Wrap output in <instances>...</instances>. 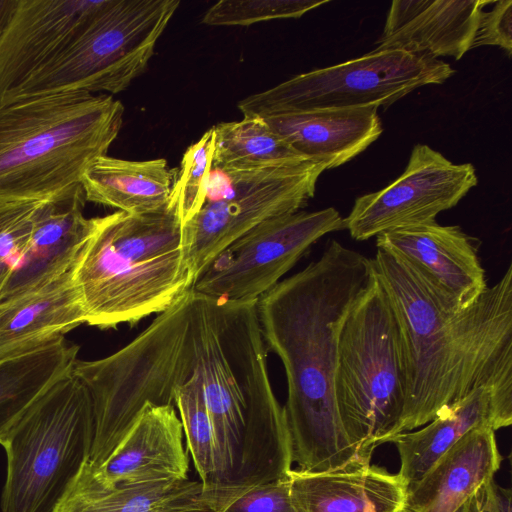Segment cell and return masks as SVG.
<instances>
[{
  "instance_id": "obj_32",
  "label": "cell",
  "mask_w": 512,
  "mask_h": 512,
  "mask_svg": "<svg viewBox=\"0 0 512 512\" xmlns=\"http://www.w3.org/2000/svg\"><path fill=\"white\" fill-rule=\"evenodd\" d=\"M43 200L0 202V291L28 241Z\"/></svg>"
},
{
  "instance_id": "obj_7",
  "label": "cell",
  "mask_w": 512,
  "mask_h": 512,
  "mask_svg": "<svg viewBox=\"0 0 512 512\" xmlns=\"http://www.w3.org/2000/svg\"><path fill=\"white\" fill-rule=\"evenodd\" d=\"M72 366L41 393L0 442L7 458L1 512H54L89 460L93 402Z\"/></svg>"
},
{
  "instance_id": "obj_6",
  "label": "cell",
  "mask_w": 512,
  "mask_h": 512,
  "mask_svg": "<svg viewBox=\"0 0 512 512\" xmlns=\"http://www.w3.org/2000/svg\"><path fill=\"white\" fill-rule=\"evenodd\" d=\"M405 395L400 327L373 267L342 326L335 376L339 416L364 464H370L376 447L396 435Z\"/></svg>"
},
{
  "instance_id": "obj_24",
  "label": "cell",
  "mask_w": 512,
  "mask_h": 512,
  "mask_svg": "<svg viewBox=\"0 0 512 512\" xmlns=\"http://www.w3.org/2000/svg\"><path fill=\"white\" fill-rule=\"evenodd\" d=\"M176 171L163 158L136 161L106 154L87 167L80 183L86 201L128 214H147L168 206Z\"/></svg>"
},
{
  "instance_id": "obj_25",
  "label": "cell",
  "mask_w": 512,
  "mask_h": 512,
  "mask_svg": "<svg viewBox=\"0 0 512 512\" xmlns=\"http://www.w3.org/2000/svg\"><path fill=\"white\" fill-rule=\"evenodd\" d=\"M86 463L54 512H208L200 501V481L103 487L92 479Z\"/></svg>"
},
{
  "instance_id": "obj_37",
  "label": "cell",
  "mask_w": 512,
  "mask_h": 512,
  "mask_svg": "<svg viewBox=\"0 0 512 512\" xmlns=\"http://www.w3.org/2000/svg\"><path fill=\"white\" fill-rule=\"evenodd\" d=\"M466 503V502H465ZM402 512H414L413 510H411L410 508H408L407 506L403 509ZM456 512H465V504L459 508Z\"/></svg>"
},
{
  "instance_id": "obj_8",
  "label": "cell",
  "mask_w": 512,
  "mask_h": 512,
  "mask_svg": "<svg viewBox=\"0 0 512 512\" xmlns=\"http://www.w3.org/2000/svg\"><path fill=\"white\" fill-rule=\"evenodd\" d=\"M179 0H110L53 59L1 104L69 92L119 93L139 77Z\"/></svg>"
},
{
  "instance_id": "obj_16",
  "label": "cell",
  "mask_w": 512,
  "mask_h": 512,
  "mask_svg": "<svg viewBox=\"0 0 512 512\" xmlns=\"http://www.w3.org/2000/svg\"><path fill=\"white\" fill-rule=\"evenodd\" d=\"M174 405L147 403L109 456L86 465L103 487L188 480L189 456Z\"/></svg>"
},
{
  "instance_id": "obj_35",
  "label": "cell",
  "mask_w": 512,
  "mask_h": 512,
  "mask_svg": "<svg viewBox=\"0 0 512 512\" xmlns=\"http://www.w3.org/2000/svg\"><path fill=\"white\" fill-rule=\"evenodd\" d=\"M492 494L497 512H512L510 489L503 488L493 481Z\"/></svg>"
},
{
  "instance_id": "obj_9",
  "label": "cell",
  "mask_w": 512,
  "mask_h": 512,
  "mask_svg": "<svg viewBox=\"0 0 512 512\" xmlns=\"http://www.w3.org/2000/svg\"><path fill=\"white\" fill-rule=\"evenodd\" d=\"M455 70L445 61L401 50L358 58L296 75L237 104L245 116L294 111L388 107L417 88L442 84Z\"/></svg>"
},
{
  "instance_id": "obj_28",
  "label": "cell",
  "mask_w": 512,
  "mask_h": 512,
  "mask_svg": "<svg viewBox=\"0 0 512 512\" xmlns=\"http://www.w3.org/2000/svg\"><path fill=\"white\" fill-rule=\"evenodd\" d=\"M174 406L179 411L186 450L192 458L200 482L206 484L215 472L216 444L196 368L187 382L176 387Z\"/></svg>"
},
{
  "instance_id": "obj_4",
  "label": "cell",
  "mask_w": 512,
  "mask_h": 512,
  "mask_svg": "<svg viewBox=\"0 0 512 512\" xmlns=\"http://www.w3.org/2000/svg\"><path fill=\"white\" fill-rule=\"evenodd\" d=\"M111 96L69 92L0 104V202L43 200L79 183L123 124Z\"/></svg>"
},
{
  "instance_id": "obj_10",
  "label": "cell",
  "mask_w": 512,
  "mask_h": 512,
  "mask_svg": "<svg viewBox=\"0 0 512 512\" xmlns=\"http://www.w3.org/2000/svg\"><path fill=\"white\" fill-rule=\"evenodd\" d=\"M212 169L204 205L182 227L194 281L238 237L265 220L306 206L326 166L307 160L254 170Z\"/></svg>"
},
{
  "instance_id": "obj_30",
  "label": "cell",
  "mask_w": 512,
  "mask_h": 512,
  "mask_svg": "<svg viewBox=\"0 0 512 512\" xmlns=\"http://www.w3.org/2000/svg\"><path fill=\"white\" fill-rule=\"evenodd\" d=\"M200 501L208 512H298L288 476L246 488L207 483L202 485Z\"/></svg>"
},
{
  "instance_id": "obj_27",
  "label": "cell",
  "mask_w": 512,
  "mask_h": 512,
  "mask_svg": "<svg viewBox=\"0 0 512 512\" xmlns=\"http://www.w3.org/2000/svg\"><path fill=\"white\" fill-rule=\"evenodd\" d=\"M212 129V168L217 170L264 169L309 160L297 153L259 116H245L239 121L221 122Z\"/></svg>"
},
{
  "instance_id": "obj_19",
  "label": "cell",
  "mask_w": 512,
  "mask_h": 512,
  "mask_svg": "<svg viewBox=\"0 0 512 512\" xmlns=\"http://www.w3.org/2000/svg\"><path fill=\"white\" fill-rule=\"evenodd\" d=\"M74 267L0 301V360L46 346L86 323Z\"/></svg>"
},
{
  "instance_id": "obj_3",
  "label": "cell",
  "mask_w": 512,
  "mask_h": 512,
  "mask_svg": "<svg viewBox=\"0 0 512 512\" xmlns=\"http://www.w3.org/2000/svg\"><path fill=\"white\" fill-rule=\"evenodd\" d=\"M73 278L90 326L134 325L172 307L194 283L175 209L96 217Z\"/></svg>"
},
{
  "instance_id": "obj_33",
  "label": "cell",
  "mask_w": 512,
  "mask_h": 512,
  "mask_svg": "<svg viewBox=\"0 0 512 512\" xmlns=\"http://www.w3.org/2000/svg\"><path fill=\"white\" fill-rule=\"evenodd\" d=\"M489 11L481 14L472 48L492 45L505 50L508 56L512 53V1L498 0L493 2Z\"/></svg>"
},
{
  "instance_id": "obj_2",
  "label": "cell",
  "mask_w": 512,
  "mask_h": 512,
  "mask_svg": "<svg viewBox=\"0 0 512 512\" xmlns=\"http://www.w3.org/2000/svg\"><path fill=\"white\" fill-rule=\"evenodd\" d=\"M375 273L395 311L406 395L397 434L418 429L480 387L512 398V265L469 308L453 311L404 260L377 249Z\"/></svg>"
},
{
  "instance_id": "obj_17",
  "label": "cell",
  "mask_w": 512,
  "mask_h": 512,
  "mask_svg": "<svg viewBox=\"0 0 512 512\" xmlns=\"http://www.w3.org/2000/svg\"><path fill=\"white\" fill-rule=\"evenodd\" d=\"M263 336L256 341L250 360L248 409L231 488H246L284 479L292 469V449L284 407L274 394Z\"/></svg>"
},
{
  "instance_id": "obj_31",
  "label": "cell",
  "mask_w": 512,
  "mask_h": 512,
  "mask_svg": "<svg viewBox=\"0 0 512 512\" xmlns=\"http://www.w3.org/2000/svg\"><path fill=\"white\" fill-rule=\"evenodd\" d=\"M329 1L315 0H221L204 14L211 26H248L258 22L299 18Z\"/></svg>"
},
{
  "instance_id": "obj_20",
  "label": "cell",
  "mask_w": 512,
  "mask_h": 512,
  "mask_svg": "<svg viewBox=\"0 0 512 512\" xmlns=\"http://www.w3.org/2000/svg\"><path fill=\"white\" fill-rule=\"evenodd\" d=\"M297 153L339 167L368 148L383 128L377 106L294 111L259 116Z\"/></svg>"
},
{
  "instance_id": "obj_29",
  "label": "cell",
  "mask_w": 512,
  "mask_h": 512,
  "mask_svg": "<svg viewBox=\"0 0 512 512\" xmlns=\"http://www.w3.org/2000/svg\"><path fill=\"white\" fill-rule=\"evenodd\" d=\"M214 152V133L208 129L185 151L176 171L168 205L175 209L182 227L205 203Z\"/></svg>"
},
{
  "instance_id": "obj_1",
  "label": "cell",
  "mask_w": 512,
  "mask_h": 512,
  "mask_svg": "<svg viewBox=\"0 0 512 512\" xmlns=\"http://www.w3.org/2000/svg\"><path fill=\"white\" fill-rule=\"evenodd\" d=\"M371 258L328 241L322 255L256 301L261 334L281 360L292 461L307 472L364 464L343 428L335 397L344 321L372 275Z\"/></svg>"
},
{
  "instance_id": "obj_21",
  "label": "cell",
  "mask_w": 512,
  "mask_h": 512,
  "mask_svg": "<svg viewBox=\"0 0 512 512\" xmlns=\"http://www.w3.org/2000/svg\"><path fill=\"white\" fill-rule=\"evenodd\" d=\"M512 423V398L480 387L416 431L391 438L400 458L397 473L407 488L419 479L470 430L488 426L495 432Z\"/></svg>"
},
{
  "instance_id": "obj_11",
  "label": "cell",
  "mask_w": 512,
  "mask_h": 512,
  "mask_svg": "<svg viewBox=\"0 0 512 512\" xmlns=\"http://www.w3.org/2000/svg\"><path fill=\"white\" fill-rule=\"evenodd\" d=\"M344 229L333 207L297 211L265 220L223 249L197 276L196 293L256 302L324 235Z\"/></svg>"
},
{
  "instance_id": "obj_15",
  "label": "cell",
  "mask_w": 512,
  "mask_h": 512,
  "mask_svg": "<svg viewBox=\"0 0 512 512\" xmlns=\"http://www.w3.org/2000/svg\"><path fill=\"white\" fill-rule=\"evenodd\" d=\"M86 197L75 183L44 199L28 241L0 291V301L71 270L89 239L95 218L84 216Z\"/></svg>"
},
{
  "instance_id": "obj_14",
  "label": "cell",
  "mask_w": 512,
  "mask_h": 512,
  "mask_svg": "<svg viewBox=\"0 0 512 512\" xmlns=\"http://www.w3.org/2000/svg\"><path fill=\"white\" fill-rule=\"evenodd\" d=\"M110 0H19L0 38V103L53 59Z\"/></svg>"
},
{
  "instance_id": "obj_23",
  "label": "cell",
  "mask_w": 512,
  "mask_h": 512,
  "mask_svg": "<svg viewBox=\"0 0 512 512\" xmlns=\"http://www.w3.org/2000/svg\"><path fill=\"white\" fill-rule=\"evenodd\" d=\"M298 512H402L407 486L398 474L373 465L329 472H288Z\"/></svg>"
},
{
  "instance_id": "obj_36",
  "label": "cell",
  "mask_w": 512,
  "mask_h": 512,
  "mask_svg": "<svg viewBox=\"0 0 512 512\" xmlns=\"http://www.w3.org/2000/svg\"><path fill=\"white\" fill-rule=\"evenodd\" d=\"M19 4V0H0V38L10 24Z\"/></svg>"
},
{
  "instance_id": "obj_5",
  "label": "cell",
  "mask_w": 512,
  "mask_h": 512,
  "mask_svg": "<svg viewBox=\"0 0 512 512\" xmlns=\"http://www.w3.org/2000/svg\"><path fill=\"white\" fill-rule=\"evenodd\" d=\"M193 291L160 313L136 338L98 360L76 359L74 372L88 388L94 409L89 463L99 466L147 404L174 405V392L196 368Z\"/></svg>"
},
{
  "instance_id": "obj_26",
  "label": "cell",
  "mask_w": 512,
  "mask_h": 512,
  "mask_svg": "<svg viewBox=\"0 0 512 512\" xmlns=\"http://www.w3.org/2000/svg\"><path fill=\"white\" fill-rule=\"evenodd\" d=\"M79 346L64 337L0 360V442L41 393L77 359Z\"/></svg>"
},
{
  "instance_id": "obj_22",
  "label": "cell",
  "mask_w": 512,
  "mask_h": 512,
  "mask_svg": "<svg viewBox=\"0 0 512 512\" xmlns=\"http://www.w3.org/2000/svg\"><path fill=\"white\" fill-rule=\"evenodd\" d=\"M502 459L495 431L476 427L407 488L406 506L414 512H456L479 487L494 479Z\"/></svg>"
},
{
  "instance_id": "obj_13",
  "label": "cell",
  "mask_w": 512,
  "mask_h": 512,
  "mask_svg": "<svg viewBox=\"0 0 512 512\" xmlns=\"http://www.w3.org/2000/svg\"><path fill=\"white\" fill-rule=\"evenodd\" d=\"M376 246L408 263L453 311L469 308L488 286L477 247L459 226L401 227L377 235Z\"/></svg>"
},
{
  "instance_id": "obj_34",
  "label": "cell",
  "mask_w": 512,
  "mask_h": 512,
  "mask_svg": "<svg viewBox=\"0 0 512 512\" xmlns=\"http://www.w3.org/2000/svg\"><path fill=\"white\" fill-rule=\"evenodd\" d=\"M493 481L486 482L469 497L465 512H497L492 494Z\"/></svg>"
},
{
  "instance_id": "obj_12",
  "label": "cell",
  "mask_w": 512,
  "mask_h": 512,
  "mask_svg": "<svg viewBox=\"0 0 512 512\" xmlns=\"http://www.w3.org/2000/svg\"><path fill=\"white\" fill-rule=\"evenodd\" d=\"M470 163L455 164L426 144H416L404 172L388 186L356 198L343 218L357 241L380 233L435 221L477 184Z\"/></svg>"
},
{
  "instance_id": "obj_18",
  "label": "cell",
  "mask_w": 512,
  "mask_h": 512,
  "mask_svg": "<svg viewBox=\"0 0 512 512\" xmlns=\"http://www.w3.org/2000/svg\"><path fill=\"white\" fill-rule=\"evenodd\" d=\"M483 0H394L373 50L459 60L472 49Z\"/></svg>"
}]
</instances>
